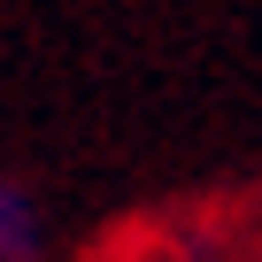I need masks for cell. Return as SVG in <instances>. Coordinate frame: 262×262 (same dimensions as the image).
I'll list each match as a JSON object with an SVG mask.
<instances>
[{"label": "cell", "mask_w": 262, "mask_h": 262, "mask_svg": "<svg viewBox=\"0 0 262 262\" xmlns=\"http://www.w3.org/2000/svg\"><path fill=\"white\" fill-rule=\"evenodd\" d=\"M54 254V208L31 178H0V262H47Z\"/></svg>", "instance_id": "1"}]
</instances>
